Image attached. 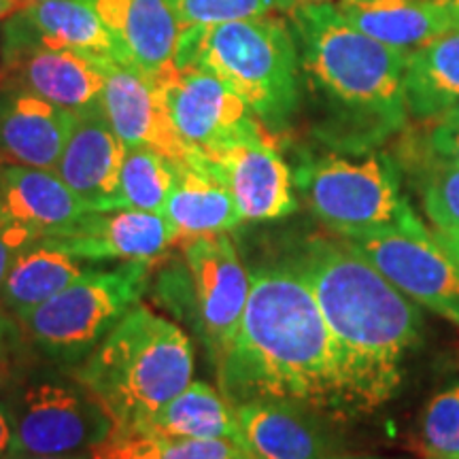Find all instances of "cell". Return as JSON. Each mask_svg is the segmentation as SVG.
Segmentation results:
<instances>
[{
	"instance_id": "ab89813d",
	"label": "cell",
	"mask_w": 459,
	"mask_h": 459,
	"mask_svg": "<svg viewBox=\"0 0 459 459\" xmlns=\"http://www.w3.org/2000/svg\"><path fill=\"white\" fill-rule=\"evenodd\" d=\"M443 122H449V124H455V126H459V107L453 108V111H451L449 115H445Z\"/></svg>"
},
{
	"instance_id": "ac0fdd59",
	"label": "cell",
	"mask_w": 459,
	"mask_h": 459,
	"mask_svg": "<svg viewBox=\"0 0 459 459\" xmlns=\"http://www.w3.org/2000/svg\"><path fill=\"white\" fill-rule=\"evenodd\" d=\"M0 74L73 113L100 102L105 88L102 62L74 51L39 45L4 48Z\"/></svg>"
},
{
	"instance_id": "4fadbf2b",
	"label": "cell",
	"mask_w": 459,
	"mask_h": 459,
	"mask_svg": "<svg viewBox=\"0 0 459 459\" xmlns=\"http://www.w3.org/2000/svg\"><path fill=\"white\" fill-rule=\"evenodd\" d=\"M43 238L77 260L153 264L181 237L166 215L115 209L88 211L71 226L45 234Z\"/></svg>"
},
{
	"instance_id": "7c38bea8",
	"label": "cell",
	"mask_w": 459,
	"mask_h": 459,
	"mask_svg": "<svg viewBox=\"0 0 459 459\" xmlns=\"http://www.w3.org/2000/svg\"><path fill=\"white\" fill-rule=\"evenodd\" d=\"M102 71V111L126 149H153L172 162H186L196 156L198 152H194L172 126L158 79L119 60H105Z\"/></svg>"
},
{
	"instance_id": "ba28073f",
	"label": "cell",
	"mask_w": 459,
	"mask_h": 459,
	"mask_svg": "<svg viewBox=\"0 0 459 459\" xmlns=\"http://www.w3.org/2000/svg\"><path fill=\"white\" fill-rule=\"evenodd\" d=\"M13 421L11 455L91 453L115 434V421L83 383L73 377L22 381L7 395Z\"/></svg>"
},
{
	"instance_id": "bcb514c9",
	"label": "cell",
	"mask_w": 459,
	"mask_h": 459,
	"mask_svg": "<svg viewBox=\"0 0 459 459\" xmlns=\"http://www.w3.org/2000/svg\"><path fill=\"white\" fill-rule=\"evenodd\" d=\"M32 3H43V0H28V4H32Z\"/></svg>"
},
{
	"instance_id": "f35d334b",
	"label": "cell",
	"mask_w": 459,
	"mask_h": 459,
	"mask_svg": "<svg viewBox=\"0 0 459 459\" xmlns=\"http://www.w3.org/2000/svg\"><path fill=\"white\" fill-rule=\"evenodd\" d=\"M325 459H387V457H377V455H330Z\"/></svg>"
},
{
	"instance_id": "6da1fadb",
	"label": "cell",
	"mask_w": 459,
	"mask_h": 459,
	"mask_svg": "<svg viewBox=\"0 0 459 459\" xmlns=\"http://www.w3.org/2000/svg\"><path fill=\"white\" fill-rule=\"evenodd\" d=\"M296 268L311 285L334 347L338 412H372L402 383V361L421 336L417 302L347 240L311 238Z\"/></svg>"
},
{
	"instance_id": "e0dca14e",
	"label": "cell",
	"mask_w": 459,
	"mask_h": 459,
	"mask_svg": "<svg viewBox=\"0 0 459 459\" xmlns=\"http://www.w3.org/2000/svg\"><path fill=\"white\" fill-rule=\"evenodd\" d=\"M73 126V111L51 105L0 74V160L56 170Z\"/></svg>"
},
{
	"instance_id": "7402d4cb",
	"label": "cell",
	"mask_w": 459,
	"mask_h": 459,
	"mask_svg": "<svg viewBox=\"0 0 459 459\" xmlns=\"http://www.w3.org/2000/svg\"><path fill=\"white\" fill-rule=\"evenodd\" d=\"M0 203L9 221L34 230L39 237L71 226L85 204L71 192L56 170L3 162L0 160Z\"/></svg>"
},
{
	"instance_id": "cb8c5ba5",
	"label": "cell",
	"mask_w": 459,
	"mask_h": 459,
	"mask_svg": "<svg viewBox=\"0 0 459 459\" xmlns=\"http://www.w3.org/2000/svg\"><path fill=\"white\" fill-rule=\"evenodd\" d=\"M404 99L411 117L421 122L443 119L459 107V28L409 54Z\"/></svg>"
},
{
	"instance_id": "8d00e7d4",
	"label": "cell",
	"mask_w": 459,
	"mask_h": 459,
	"mask_svg": "<svg viewBox=\"0 0 459 459\" xmlns=\"http://www.w3.org/2000/svg\"><path fill=\"white\" fill-rule=\"evenodd\" d=\"M24 7H28V0H0V22L9 20Z\"/></svg>"
},
{
	"instance_id": "d6a6232c",
	"label": "cell",
	"mask_w": 459,
	"mask_h": 459,
	"mask_svg": "<svg viewBox=\"0 0 459 459\" xmlns=\"http://www.w3.org/2000/svg\"><path fill=\"white\" fill-rule=\"evenodd\" d=\"M37 237L39 234L34 230L20 226L15 221H7L0 228V291H3L4 279H7L15 255Z\"/></svg>"
},
{
	"instance_id": "f1b7e54d",
	"label": "cell",
	"mask_w": 459,
	"mask_h": 459,
	"mask_svg": "<svg viewBox=\"0 0 459 459\" xmlns=\"http://www.w3.org/2000/svg\"><path fill=\"white\" fill-rule=\"evenodd\" d=\"M183 28L223 24L249 17L290 15L300 0H170Z\"/></svg>"
},
{
	"instance_id": "83f0119b",
	"label": "cell",
	"mask_w": 459,
	"mask_h": 459,
	"mask_svg": "<svg viewBox=\"0 0 459 459\" xmlns=\"http://www.w3.org/2000/svg\"><path fill=\"white\" fill-rule=\"evenodd\" d=\"M172 186H175V162L172 160L153 149H126L122 181H119L122 209L164 215Z\"/></svg>"
},
{
	"instance_id": "1f68e13d",
	"label": "cell",
	"mask_w": 459,
	"mask_h": 459,
	"mask_svg": "<svg viewBox=\"0 0 459 459\" xmlns=\"http://www.w3.org/2000/svg\"><path fill=\"white\" fill-rule=\"evenodd\" d=\"M32 349L20 321L0 308V395H9L30 375Z\"/></svg>"
},
{
	"instance_id": "4316f807",
	"label": "cell",
	"mask_w": 459,
	"mask_h": 459,
	"mask_svg": "<svg viewBox=\"0 0 459 459\" xmlns=\"http://www.w3.org/2000/svg\"><path fill=\"white\" fill-rule=\"evenodd\" d=\"M247 451L234 440H194L152 432H119L91 451L94 459H228Z\"/></svg>"
},
{
	"instance_id": "3957f363",
	"label": "cell",
	"mask_w": 459,
	"mask_h": 459,
	"mask_svg": "<svg viewBox=\"0 0 459 459\" xmlns=\"http://www.w3.org/2000/svg\"><path fill=\"white\" fill-rule=\"evenodd\" d=\"M302 83L315 102V134L341 153H368L406 126V54L349 24L332 3L290 13Z\"/></svg>"
},
{
	"instance_id": "9c48e42d",
	"label": "cell",
	"mask_w": 459,
	"mask_h": 459,
	"mask_svg": "<svg viewBox=\"0 0 459 459\" xmlns=\"http://www.w3.org/2000/svg\"><path fill=\"white\" fill-rule=\"evenodd\" d=\"M412 302L459 325V266L415 211L400 223L341 237Z\"/></svg>"
},
{
	"instance_id": "f546056e",
	"label": "cell",
	"mask_w": 459,
	"mask_h": 459,
	"mask_svg": "<svg viewBox=\"0 0 459 459\" xmlns=\"http://www.w3.org/2000/svg\"><path fill=\"white\" fill-rule=\"evenodd\" d=\"M423 459H459V385L434 395L421 419Z\"/></svg>"
},
{
	"instance_id": "ffe728a7",
	"label": "cell",
	"mask_w": 459,
	"mask_h": 459,
	"mask_svg": "<svg viewBox=\"0 0 459 459\" xmlns=\"http://www.w3.org/2000/svg\"><path fill=\"white\" fill-rule=\"evenodd\" d=\"M308 406L287 400H249L234 406L240 445L257 459H325L332 443Z\"/></svg>"
},
{
	"instance_id": "60d3db41",
	"label": "cell",
	"mask_w": 459,
	"mask_h": 459,
	"mask_svg": "<svg viewBox=\"0 0 459 459\" xmlns=\"http://www.w3.org/2000/svg\"><path fill=\"white\" fill-rule=\"evenodd\" d=\"M228 459H257L255 455H251L249 451H243V453H238V455H234V457H228Z\"/></svg>"
},
{
	"instance_id": "836d02e7",
	"label": "cell",
	"mask_w": 459,
	"mask_h": 459,
	"mask_svg": "<svg viewBox=\"0 0 459 459\" xmlns=\"http://www.w3.org/2000/svg\"><path fill=\"white\" fill-rule=\"evenodd\" d=\"M428 141L434 160L459 166V126L440 119L429 132Z\"/></svg>"
},
{
	"instance_id": "9a60e30c",
	"label": "cell",
	"mask_w": 459,
	"mask_h": 459,
	"mask_svg": "<svg viewBox=\"0 0 459 459\" xmlns=\"http://www.w3.org/2000/svg\"><path fill=\"white\" fill-rule=\"evenodd\" d=\"M226 183L243 221H273L298 209L296 183L268 132L206 158Z\"/></svg>"
},
{
	"instance_id": "7a4b0ae2",
	"label": "cell",
	"mask_w": 459,
	"mask_h": 459,
	"mask_svg": "<svg viewBox=\"0 0 459 459\" xmlns=\"http://www.w3.org/2000/svg\"><path fill=\"white\" fill-rule=\"evenodd\" d=\"M217 368L220 392L234 406L287 400L338 412V372L328 325L296 266L251 273L237 338Z\"/></svg>"
},
{
	"instance_id": "603a6c76",
	"label": "cell",
	"mask_w": 459,
	"mask_h": 459,
	"mask_svg": "<svg viewBox=\"0 0 459 459\" xmlns=\"http://www.w3.org/2000/svg\"><path fill=\"white\" fill-rule=\"evenodd\" d=\"M164 215L177 228L181 240L226 234L243 223L232 194L203 153L186 162H175V186Z\"/></svg>"
},
{
	"instance_id": "b9f144b4",
	"label": "cell",
	"mask_w": 459,
	"mask_h": 459,
	"mask_svg": "<svg viewBox=\"0 0 459 459\" xmlns=\"http://www.w3.org/2000/svg\"><path fill=\"white\" fill-rule=\"evenodd\" d=\"M9 221V217H7V213H4V209H3V203H0V228L4 226V223Z\"/></svg>"
},
{
	"instance_id": "d4e9b609",
	"label": "cell",
	"mask_w": 459,
	"mask_h": 459,
	"mask_svg": "<svg viewBox=\"0 0 459 459\" xmlns=\"http://www.w3.org/2000/svg\"><path fill=\"white\" fill-rule=\"evenodd\" d=\"M83 273L77 257L51 245L43 237H37L11 264V271L0 291V308L13 315L15 319L22 317L66 290Z\"/></svg>"
},
{
	"instance_id": "8992f818",
	"label": "cell",
	"mask_w": 459,
	"mask_h": 459,
	"mask_svg": "<svg viewBox=\"0 0 459 459\" xmlns=\"http://www.w3.org/2000/svg\"><path fill=\"white\" fill-rule=\"evenodd\" d=\"M149 262H124L113 271H85L60 294L20 321L34 349L65 364L83 361L145 294Z\"/></svg>"
},
{
	"instance_id": "4dcf8cb0",
	"label": "cell",
	"mask_w": 459,
	"mask_h": 459,
	"mask_svg": "<svg viewBox=\"0 0 459 459\" xmlns=\"http://www.w3.org/2000/svg\"><path fill=\"white\" fill-rule=\"evenodd\" d=\"M423 209L436 230L459 228V166L434 160L423 183Z\"/></svg>"
},
{
	"instance_id": "e575fe53",
	"label": "cell",
	"mask_w": 459,
	"mask_h": 459,
	"mask_svg": "<svg viewBox=\"0 0 459 459\" xmlns=\"http://www.w3.org/2000/svg\"><path fill=\"white\" fill-rule=\"evenodd\" d=\"M13 449V421L7 398H0V459H7Z\"/></svg>"
},
{
	"instance_id": "7bdbcfd3",
	"label": "cell",
	"mask_w": 459,
	"mask_h": 459,
	"mask_svg": "<svg viewBox=\"0 0 459 459\" xmlns=\"http://www.w3.org/2000/svg\"><path fill=\"white\" fill-rule=\"evenodd\" d=\"M3 57H4V37L0 34V65H3Z\"/></svg>"
},
{
	"instance_id": "d6986e66",
	"label": "cell",
	"mask_w": 459,
	"mask_h": 459,
	"mask_svg": "<svg viewBox=\"0 0 459 459\" xmlns=\"http://www.w3.org/2000/svg\"><path fill=\"white\" fill-rule=\"evenodd\" d=\"M4 48L39 45L94 60H117L115 41L88 0H43L17 11L3 28Z\"/></svg>"
},
{
	"instance_id": "5bb4252c",
	"label": "cell",
	"mask_w": 459,
	"mask_h": 459,
	"mask_svg": "<svg viewBox=\"0 0 459 459\" xmlns=\"http://www.w3.org/2000/svg\"><path fill=\"white\" fill-rule=\"evenodd\" d=\"M126 145L108 124L100 102L73 113L56 172L88 211L122 209L119 181Z\"/></svg>"
},
{
	"instance_id": "8fae6325",
	"label": "cell",
	"mask_w": 459,
	"mask_h": 459,
	"mask_svg": "<svg viewBox=\"0 0 459 459\" xmlns=\"http://www.w3.org/2000/svg\"><path fill=\"white\" fill-rule=\"evenodd\" d=\"M183 255L196 298L200 330L217 366L237 338L249 298L251 274L226 234L187 238Z\"/></svg>"
},
{
	"instance_id": "74e56055",
	"label": "cell",
	"mask_w": 459,
	"mask_h": 459,
	"mask_svg": "<svg viewBox=\"0 0 459 459\" xmlns=\"http://www.w3.org/2000/svg\"><path fill=\"white\" fill-rule=\"evenodd\" d=\"M7 459H94L91 453H73V455H9Z\"/></svg>"
},
{
	"instance_id": "277c9868",
	"label": "cell",
	"mask_w": 459,
	"mask_h": 459,
	"mask_svg": "<svg viewBox=\"0 0 459 459\" xmlns=\"http://www.w3.org/2000/svg\"><path fill=\"white\" fill-rule=\"evenodd\" d=\"M115 421L136 429L194 377V347L179 325L136 304L73 372Z\"/></svg>"
},
{
	"instance_id": "f6af8a7d",
	"label": "cell",
	"mask_w": 459,
	"mask_h": 459,
	"mask_svg": "<svg viewBox=\"0 0 459 459\" xmlns=\"http://www.w3.org/2000/svg\"><path fill=\"white\" fill-rule=\"evenodd\" d=\"M300 3H330V0H300Z\"/></svg>"
},
{
	"instance_id": "d590c367",
	"label": "cell",
	"mask_w": 459,
	"mask_h": 459,
	"mask_svg": "<svg viewBox=\"0 0 459 459\" xmlns=\"http://www.w3.org/2000/svg\"><path fill=\"white\" fill-rule=\"evenodd\" d=\"M434 237H436V240H438V245L445 249V254L449 255L451 260L459 266V228H455V230H436Z\"/></svg>"
},
{
	"instance_id": "484cf974",
	"label": "cell",
	"mask_w": 459,
	"mask_h": 459,
	"mask_svg": "<svg viewBox=\"0 0 459 459\" xmlns=\"http://www.w3.org/2000/svg\"><path fill=\"white\" fill-rule=\"evenodd\" d=\"M136 432L194 440H234L240 445L234 404L203 381L189 383L179 395L136 428Z\"/></svg>"
},
{
	"instance_id": "2e32d148",
	"label": "cell",
	"mask_w": 459,
	"mask_h": 459,
	"mask_svg": "<svg viewBox=\"0 0 459 459\" xmlns=\"http://www.w3.org/2000/svg\"><path fill=\"white\" fill-rule=\"evenodd\" d=\"M111 32L117 60L147 77L175 68L183 26L170 0H88Z\"/></svg>"
},
{
	"instance_id": "5b68a950",
	"label": "cell",
	"mask_w": 459,
	"mask_h": 459,
	"mask_svg": "<svg viewBox=\"0 0 459 459\" xmlns=\"http://www.w3.org/2000/svg\"><path fill=\"white\" fill-rule=\"evenodd\" d=\"M175 66L213 73L268 132L285 130L300 105V51L294 30L279 15L183 28Z\"/></svg>"
},
{
	"instance_id": "ee69618b",
	"label": "cell",
	"mask_w": 459,
	"mask_h": 459,
	"mask_svg": "<svg viewBox=\"0 0 459 459\" xmlns=\"http://www.w3.org/2000/svg\"><path fill=\"white\" fill-rule=\"evenodd\" d=\"M436 3H445V4H453V7H459V0H436Z\"/></svg>"
},
{
	"instance_id": "52a82bcc",
	"label": "cell",
	"mask_w": 459,
	"mask_h": 459,
	"mask_svg": "<svg viewBox=\"0 0 459 459\" xmlns=\"http://www.w3.org/2000/svg\"><path fill=\"white\" fill-rule=\"evenodd\" d=\"M308 209L338 237L400 223L412 209L400 196L395 164L383 153L308 160L294 175Z\"/></svg>"
},
{
	"instance_id": "30bf717a",
	"label": "cell",
	"mask_w": 459,
	"mask_h": 459,
	"mask_svg": "<svg viewBox=\"0 0 459 459\" xmlns=\"http://www.w3.org/2000/svg\"><path fill=\"white\" fill-rule=\"evenodd\" d=\"M158 83L172 126L204 158L268 132L237 91L204 68L175 66Z\"/></svg>"
},
{
	"instance_id": "44dd1931",
	"label": "cell",
	"mask_w": 459,
	"mask_h": 459,
	"mask_svg": "<svg viewBox=\"0 0 459 459\" xmlns=\"http://www.w3.org/2000/svg\"><path fill=\"white\" fill-rule=\"evenodd\" d=\"M334 7L358 30L406 56L459 28V7L436 0H338Z\"/></svg>"
}]
</instances>
